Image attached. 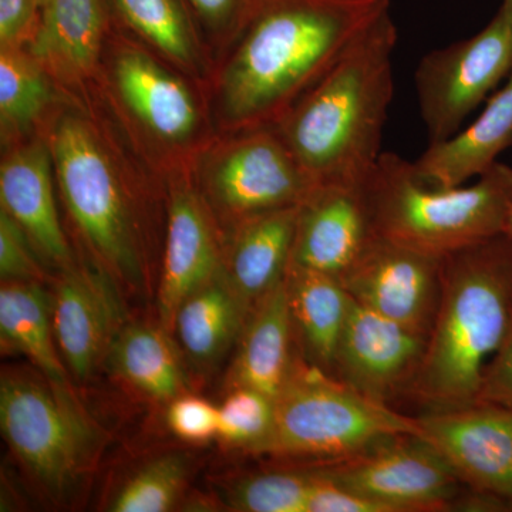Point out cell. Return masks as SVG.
Masks as SVG:
<instances>
[{"label": "cell", "instance_id": "obj_1", "mask_svg": "<svg viewBox=\"0 0 512 512\" xmlns=\"http://www.w3.org/2000/svg\"><path fill=\"white\" fill-rule=\"evenodd\" d=\"M389 9L390 0H254L222 80L225 116L278 123Z\"/></svg>", "mask_w": 512, "mask_h": 512}, {"label": "cell", "instance_id": "obj_2", "mask_svg": "<svg viewBox=\"0 0 512 512\" xmlns=\"http://www.w3.org/2000/svg\"><path fill=\"white\" fill-rule=\"evenodd\" d=\"M396 43L389 9L278 121L279 136L316 184H363L382 156Z\"/></svg>", "mask_w": 512, "mask_h": 512}, {"label": "cell", "instance_id": "obj_3", "mask_svg": "<svg viewBox=\"0 0 512 512\" xmlns=\"http://www.w3.org/2000/svg\"><path fill=\"white\" fill-rule=\"evenodd\" d=\"M512 328V239H484L441 258L426 352L406 394L427 412L478 402L485 366Z\"/></svg>", "mask_w": 512, "mask_h": 512}, {"label": "cell", "instance_id": "obj_4", "mask_svg": "<svg viewBox=\"0 0 512 512\" xmlns=\"http://www.w3.org/2000/svg\"><path fill=\"white\" fill-rule=\"evenodd\" d=\"M365 190L377 235L443 258L503 234L512 167L497 163L473 185L441 188L421 180L410 161L382 153Z\"/></svg>", "mask_w": 512, "mask_h": 512}, {"label": "cell", "instance_id": "obj_5", "mask_svg": "<svg viewBox=\"0 0 512 512\" xmlns=\"http://www.w3.org/2000/svg\"><path fill=\"white\" fill-rule=\"evenodd\" d=\"M421 436L419 417L370 399L311 363L293 360L276 397L274 441L282 457L343 460L392 437Z\"/></svg>", "mask_w": 512, "mask_h": 512}, {"label": "cell", "instance_id": "obj_6", "mask_svg": "<svg viewBox=\"0 0 512 512\" xmlns=\"http://www.w3.org/2000/svg\"><path fill=\"white\" fill-rule=\"evenodd\" d=\"M0 426L16 458L50 493H64L92 466L99 434L67 386L8 373L0 383Z\"/></svg>", "mask_w": 512, "mask_h": 512}, {"label": "cell", "instance_id": "obj_7", "mask_svg": "<svg viewBox=\"0 0 512 512\" xmlns=\"http://www.w3.org/2000/svg\"><path fill=\"white\" fill-rule=\"evenodd\" d=\"M52 157L67 210L101 261L128 285L141 282L136 232L109 157L84 121L66 117L53 131Z\"/></svg>", "mask_w": 512, "mask_h": 512}, {"label": "cell", "instance_id": "obj_8", "mask_svg": "<svg viewBox=\"0 0 512 512\" xmlns=\"http://www.w3.org/2000/svg\"><path fill=\"white\" fill-rule=\"evenodd\" d=\"M512 74V10L500 6L477 35L437 49L414 74L421 119L429 144L457 134L464 121Z\"/></svg>", "mask_w": 512, "mask_h": 512}, {"label": "cell", "instance_id": "obj_9", "mask_svg": "<svg viewBox=\"0 0 512 512\" xmlns=\"http://www.w3.org/2000/svg\"><path fill=\"white\" fill-rule=\"evenodd\" d=\"M313 468L390 512L448 511L463 485L436 448L412 434Z\"/></svg>", "mask_w": 512, "mask_h": 512}, {"label": "cell", "instance_id": "obj_10", "mask_svg": "<svg viewBox=\"0 0 512 512\" xmlns=\"http://www.w3.org/2000/svg\"><path fill=\"white\" fill-rule=\"evenodd\" d=\"M350 298L429 338L441 292V258L375 235L340 279Z\"/></svg>", "mask_w": 512, "mask_h": 512}, {"label": "cell", "instance_id": "obj_11", "mask_svg": "<svg viewBox=\"0 0 512 512\" xmlns=\"http://www.w3.org/2000/svg\"><path fill=\"white\" fill-rule=\"evenodd\" d=\"M421 439L461 484L512 503V407L476 403L419 417Z\"/></svg>", "mask_w": 512, "mask_h": 512}, {"label": "cell", "instance_id": "obj_12", "mask_svg": "<svg viewBox=\"0 0 512 512\" xmlns=\"http://www.w3.org/2000/svg\"><path fill=\"white\" fill-rule=\"evenodd\" d=\"M426 346L427 336L352 299L333 376L370 399L387 404L407 393Z\"/></svg>", "mask_w": 512, "mask_h": 512}, {"label": "cell", "instance_id": "obj_13", "mask_svg": "<svg viewBox=\"0 0 512 512\" xmlns=\"http://www.w3.org/2000/svg\"><path fill=\"white\" fill-rule=\"evenodd\" d=\"M365 183L316 185L299 208L292 264L345 276L376 235Z\"/></svg>", "mask_w": 512, "mask_h": 512}, {"label": "cell", "instance_id": "obj_14", "mask_svg": "<svg viewBox=\"0 0 512 512\" xmlns=\"http://www.w3.org/2000/svg\"><path fill=\"white\" fill-rule=\"evenodd\" d=\"M316 185L281 136L269 131H258L231 148L214 175L218 197L244 220L302 204Z\"/></svg>", "mask_w": 512, "mask_h": 512}, {"label": "cell", "instance_id": "obj_15", "mask_svg": "<svg viewBox=\"0 0 512 512\" xmlns=\"http://www.w3.org/2000/svg\"><path fill=\"white\" fill-rule=\"evenodd\" d=\"M52 316L66 365L80 379L92 376L120 332L119 301L109 281L87 269H67L52 299Z\"/></svg>", "mask_w": 512, "mask_h": 512}, {"label": "cell", "instance_id": "obj_16", "mask_svg": "<svg viewBox=\"0 0 512 512\" xmlns=\"http://www.w3.org/2000/svg\"><path fill=\"white\" fill-rule=\"evenodd\" d=\"M220 274L217 244L200 201L191 192H175L168 214L164 269L158 291L161 325L167 332L181 303Z\"/></svg>", "mask_w": 512, "mask_h": 512}, {"label": "cell", "instance_id": "obj_17", "mask_svg": "<svg viewBox=\"0 0 512 512\" xmlns=\"http://www.w3.org/2000/svg\"><path fill=\"white\" fill-rule=\"evenodd\" d=\"M512 144V74L483 113L467 128L441 143L429 144L414 170L427 184L441 188L464 185L487 173Z\"/></svg>", "mask_w": 512, "mask_h": 512}, {"label": "cell", "instance_id": "obj_18", "mask_svg": "<svg viewBox=\"0 0 512 512\" xmlns=\"http://www.w3.org/2000/svg\"><path fill=\"white\" fill-rule=\"evenodd\" d=\"M52 153L43 144L20 148L0 167V200L47 258L69 268L70 249L57 215Z\"/></svg>", "mask_w": 512, "mask_h": 512}, {"label": "cell", "instance_id": "obj_19", "mask_svg": "<svg viewBox=\"0 0 512 512\" xmlns=\"http://www.w3.org/2000/svg\"><path fill=\"white\" fill-rule=\"evenodd\" d=\"M293 326L285 279L252 305L231 372L232 387L276 397L291 373Z\"/></svg>", "mask_w": 512, "mask_h": 512}, {"label": "cell", "instance_id": "obj_20", "mask_svg": "<svg viewBox=\"0 0 512 512\" xmlns=\"http://www.w3.org/2000/svg\"><path fill=\"white\" fill-rule=\"evenodd\" d=\"M301 204L245 218L228 266V281L249 306L281 284L292 261Z\"/></svg>", "mask_w": 512, "mask_h": 512}, {"label": "cell", "instance_id": "obj_21", "mask_svg": "<svg viewBox=\"0 0 512 512\" xmlns=\"http://www.w3.org/2000/svg\"><path fill=\"white\" fill-rule=\"evenodd\" d=\"M285 286L293 335L298 336L308 362L333 376L352 298L339 279L292 262Z\"/></svg>", "mask_w": 512, "mask_h": 512}, {"label": "cell", "instance_id": "obj_22", "mask_svg": "<svg viewBox=\"0 0 512 512\" xmlns=\"http://www.w3.org/2000/svg\"><path fill=\"white\" fill-rule=\"evenodd\" d=\"M114 74L128 109L156 136L183 141L194 133L198 111L190 90L150 57L124 53Z\"/></svg>", "mask_w": 512, "mask_h": 512}, {"label": "cell", "instance_id": "obj_23", "mask_svg": "<svg viewBox=\"0 0 512 512\" xmlns=\"http://www.w3.org/2000/svg\"><path fill=\"white\" fill-rule=\"evenodd\" d=\"M251 308L224 272L181 303L171 329L185 355L197 365L208 366L241 338Z\"/></svg>", "mask_w": 512, "mask_h": 512}, {"label": "cell", "instance_id": "obj_24", "mask_svg": "<svg viewBox=\"0 0 512 512\" xmlns=\"http://www.w3.org/2000/svg\"><path fill=\"white\" fill-rule=\"evenodd\" d=\"M106 26V0H47L32 52L67 76H82L99 57Z\"/></svg>", "mask_w": 512, "mask_h": 512}, {"label": "cell", "instance_id": "obj_25", "mask_svg": "<svg viewBox=\"0 0 512 512\" xmlns=\"http://www.w3.org/2000/svg\"><path fill=\"white\" fill-rule=\"evenodd\" d=\"M0 332L3 342L25 353L46 379L67 386L56 350L52 299L37 282L2 281Z\"/></svg>", "mask_w": 512, "mask_h": 512}, {"label": "cell", "instance_id": "obj_26", "mask_svg": "<svg viewBox=\"0 0 512 512\" xmlns=\"http://www.w3.org/2000/svg\"><path fill=\"white\" fill-rule=\"evenodd\" d=\"M107 357L121 379L150 399L171 402L185 390L183 365L164 328L138 323L121 329Z\"/></svg>", "mask_w": 512, "mask_h": 512}, {"label": "cell", "instance_id": "obj_27", "mask_svg": "<svg viewBox=\"0 0 512 512\" xmlns=\"http://www.w3.org/2000/svg\"><path fill=\"white\" fill-rule=\"evenodd\" d=\"M119 18L165 56L195 63V37L185 0H110Z\"/></svg>", "mask_w": 512, "mask_h": 512}, {"label": "cell", "instance_id": "obj_28", "mask_svg": "<svg viewBox=\"0 0 512 512\" xmlns=\"http://www.w3.org/2000/svg\"><path fill=\"white\" fill-rule=\"evenodd\" d=\"M49 87L39 67L9 46L0 55V117L3 131L26 130L49 101Z\"/></svg>", "mask_w": 512, "mask_h": 512}, {"label": "cell", "instance_id": "obj_29", "mask_svg": "<svg viewBox=\"0 0 512 512\" xmlns=\"http://www.w3.org/2000/svg\"><path fill=\"white\" fill-rule=\"evenodd\" d=\"M275 423L276 400L251 387H232L218 407V437L255 453L271 451Z\"/></svg>", "mask_w": 512, "mask_h": 512}, {"label": "cell", "instance_id": "obj_30", "mask_svg": "<svg viewBox=\"0 0 512 512\" xmlns=\"http://www.w3.org/2000/svg\"><path fill=\"white\" fill-rule=\"evenodd\" d=\"M313 481L311 468L268 471L235 485L228 500L237 511L308 512Z\"/></svg>", "mask_w": 512, "mask_h": 512}, {"label": "cell", "instance_id": "obj_31", "mask_svg": "<svg viewBox=\"0 0 512 512\" xmlns=\"http://www.w3.org/2000/svg\"><path fill=\"white\" fill-rule=\"evenodd\" d=\"M187 461L164 456L134 474L114 497L113 512H165L177 504L187 481Z\"/></svg>", "mask_w": 512, "mask_h": 512}, {"label": "cell", "instance_id": "obj_32", "mask_svg": "<svg viewBox=\"0 0 512 512\" xmlns=\"http://www.w3.org/2000/svg\"><path fill=\"white\" fill-rule=\"evenodd\" d=\"M28 234L6 211H0V276L2 281L37 282L42 271L30 252Z\"/></svg>", "mask_w": 512, "mask_h": 512}, {"label": "cell", "instance_id": "obj_33", "mask_svg": "<svg viewBox=\"0 0 512 512\" xmlns=\"http://www.w3.org/2000/svg\"><path fill=\"white\" fill-rule=\"evenodd\" d=\"M167 423L181 440L202 443L218 436V407L200 397L181 394L171 400Z\"/></svg>", "mask_w": 512, "mask_h": 512}, {"label": "cell", "instance_id": "obj_34", "mask_svg": "<svg viewBox=\"0 0 512 512\" xmlns=\"http://www.w3.org/2000/svg\"><path fill=\"white\" fill-rule=\"evenodd\" d=\"M315 481L309 495L308 512H390L384 505L353 493L311 468Z\"/></svg>", "mask_w": 512, "mask_h": 512}, {"label": "cell", "instance_id": "obj_35", "mask_svg": "<svg viewBox=\"0 0 512 512\" xmlns=\"http://www.w3.org/2000/svg\"><path fill=\"white\" fill-rule=\"evenodd\" d=\"M477 403L512 407V328L503 346L485 366Z\"/></svg>", "mask_w": 512, "mask_h": 512}, {"label": "cell", "instance_id": "obj_36", "mask_svg": "<svg viewBox=\"0 0 512 512\" xmlns=\"http://www.w3.org/2000/svg\"><path fill=\"white\" fill-rule=\"evenodd\" d=\"M198 18L215 30L242 26L251 15L254 0H185Z\"/></svg>", "mask_w": 512, "mask_h": 512}, {"label": "cell", "instance_id": "obj_37", "mask_svg": "<svg viewBox=\"0 0 512 512\" xmlns=\"http://www.w3.org/2000/svg\"><path fill=\"white\" fill-rule=\"evenodd\" d=\"M40 0H0V42L15 46L35 25Z\"/></svg>", "mask_w": 512, "mask_h": 512}, {"label": "cell", "instance_id": "obj_38", "mask_svg": "<svg viewBox=\"0 0 512 512\" xmlns=\"http://www.w3.org/2000/svg\"><path fill=\"white\" fill-rule=\"evenodd\" d=\"M503 234L512 239V200L505 215Z\"/></svg>", "mask_w": 512, "mask_h": 512}, {"label": "cell", "instance_id": "obj_39", "mask_svg": "<svg viewBox=\"0 0 512 512\" xmlns=\"http://www.w3.org/2000/svg\"><path fill=\"white\" fill-rule=\"evenodd\" d=\"M505 5H508V8L512 10V0H504Z\"/></svg>", "mask_w": 512, "mask_h": 512}, {"label": "cell", "instance_id": "obj_40", "mask_svg": "<svg viewBox=\"0 0 512 512\" xmlns=\"http://www.w3.org/2000/svg\"><path fill=\"white\" fill-rule=\"evenodd\" d=\"M40 2H42V6H45L47 3V0H40Z\"/></svg>", "mask_w": 512, "mask_h": 512}]
</instances>
